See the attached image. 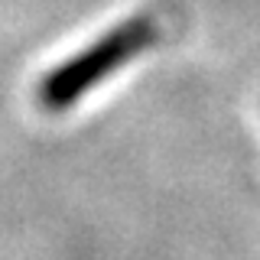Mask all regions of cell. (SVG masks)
<instances>
[{"mask_svg": "<svg viewBox=\"0 0 260 260\" xmlns=\"http://www.w3.org/2000/svg\"><path fill=\"white\" fill-rule=\"evenodd\" d=\"M156 36H159L156 23L146 13L117 23L111 32L94 39L78 55H72L62 65H55L52 72H46V78L39 81V104L52 114L69 111L78 98H85L94 85H101L108 75H114L120 65L137 59Z\"/></svg>", "mask_w": 260, "mask_h": 260, "instance_id": "6da1fadb", "label": "cell"}]
</instances>
